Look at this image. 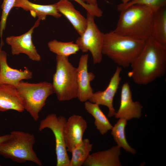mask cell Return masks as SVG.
<instances>
[{"mask_svg": "<svg viewBox=\"0 0 166 166\" xmlns=\"http://www.w3.org/2000/svg\"><path fill=\"white\" fill-rule=\"evenodd\" d=\"M48 46L51 52L63 57L76 54L80 50L77 45L73 42H63L53 40L48 42Z\"/></svg>", "mask_w": 166, "mask_h": 166, "instance_id": "cell-23", "label": "cell"}, {"mask_svg": "<svg viewBox=\"0 0 166 166\" xmlns=\"http://www.w3.org/2000/svg\"><path fill=\"white\" fill-rule=\"evenodd\" d=\"M66 121L63 116L57 117L55 113L50 114L40 121L38 128L39 131L48 128L54 135L57 166L70 165V160L67 153L64 133V128Z\"/></svg>", "mask_w": 166, "mask_h": 166, "instance_id": "cell-7", "label": "cell"}, {"mask_svg": "<svg viewBox=\"0 0 166 166\" xmlns=\"http://www.w3.org/2000/svg\"><path fill=\"white\" fill-rule=\"evenodd\" d=\"M52 85L57 99L60 101H65L77 98V68L70 62L68 57L57 55Z\"/></svg>", "mask_w": 166, "mask_h": 166, "instance_id": "cell-5", "label": "cell"}, {"mask_svg": "<svg viewBox=\"0 0 166 166\" xmlns=\"http://www.w3.org/2000/svg\"><path fill=\"white\" fill-rule=\"evenodd\" d=\"M69 1L70 0H62ZM81 5L87 11L94 17H100L102 16L103 12L98 6H94L88 4L82 0H73Z\"/></svg>", "mask_w": 166, "mask_h": 166, "instance_id": "cell-26", "label": "cell"}, {"mask_svg": "<svg viewBox=\"0 0 166 166\" xmlns=\"http://www.w3.org/2000/svg\"><path fill=\"white\" fill-rule=\"evenodd\" d=\"M35 142L34 136L29 132L13 131L10 137L0 144V155L18 163L31 161L42 165L34 150Z\"/></svg>", "mask_w": 166, "mask_h": 166, "instance_id": "cell-4", "label": "cell"}, {"mask_svg": "<svg viewBox=\"0 0 166 166\" xmlns=\"http://www.w3.org/2000/svg\"><path fill=\"white\" fill-rule=\"evenodd\" d=\"M130 66L128 76L138 85H147L163 76L166 71V46L150 37Z\"/></svg>", "mask_w": 166, "mask_h": 166, "instance_id": "cell-1", "label": "cell"}, {"mask_svg": "<svg viewBox=\"0 0 166 166\" xmlns=\"http://www.w3.org/2000/svg\"><path fill=\"white\" fill-rule=\"evenodd\" d=\"M10 136V134L0 136V144L7 139Z\"/></svg>", "mask_w": 166, "mask_h": 166, "instance_id": "cell-28", "label": "cell"}, {"mask_svg": "<svg viewBox=\"0 0 166 166\" xmlns=\"http://www.w3.org/2000/svg\"><path fill=\"white\" fill-rule=\"evenodd\" d=\"M122 69V67L117 66L106 89L103 91L94 93L89 100L91 102L107 107L109 110L107 116L109 117L114 116L116 113L113 102L121 80L120 75Z\"/></svg>", "mask_w": 166, "mask_h": 166, "instance_id": "cell-10", "label": "cell"}, {"mask_svg": "<svg viewBox=\"0 0 166 166\" xmlns=\"http://www.w3.org/2000/svg\"><path fill=\"white\" fill-rule=\"evenodd\" d=\"M127 121L124 118H119L113 126L111 129V134L118 146L123 148L127 152L134 154L136 153V150L130 146L126 138L125 129Z\"/></svg>", "mask_w": 166, "mask_h": 166, "instance_id": "cell-21", "label": "cell"}, {"mask_svg": "<svg viewBox=\"0 0 166 166\" xmlns=\"http://www.w3.org/2000/svg\"><path fill=\"white\" fill-rule=\"evenodd\" d=\"M89 55H82L81 57L77 69L78 85L77 98L81 102L88 101L93 93L90 82L95 77L94 74L88 71Z\"/></svg>", "mask_w": 166, "mask_h": 166, "instance_id": "cell-13", "label": "cell"}, {"mask_svg": "<svg viewBox=\"0 0 166 166\" xmlns=\"http://www.w3.org/2000/svg\"><path fill=\"white\" fill-rule=\"evenodd\" d=\"M16 0H3L1 6L2 13L0 22V37L2 39L3 31L6 28V21L9 14L14 7Z\"/></svg>", "mask_w": 166, "mask_h": 166, "instance_id": "cell-25", "label": "cell"}, {"mask_svg": "<svg viewBox=\"0 0 166 166\" xmlns=\"http://www.w3.org/2000/svg\"><path fill=\"white\" fill-rule=\"evenodd\" d=\"M132 0H122V3H127Z\"/></svg>", "mask_w": 166, "mask_h": 166, "instance_id": "cell-29", "label": "cell"}, {"mask_svg": "<svg viewBox=\"0 0 166 166\" xmlns=\"http://www.w3.org/2000/svg\"><path fill=\"white\" fill-rule=\"evenodd\" d=\"M146 41L132 38L112 31L104 34L102 54L118 66L128 67L140 54Z\"/></svg>", "mask_w": 166, "mask_h": 166, "instance_id": "cell-3", "label": "cell"}, {"mask_svg": "<svg viewBox=\"0 0 166 166\" xmlns=\"http://www.w3.org/2000/svg\"><path fill=\"white\" fill-rule=\"evenodd\" d=\"M121 148L113 146L105 150L98 151L90 154L85 162V166H120L121 164L119 156Z\"/></svg>", "mask_w": 166, "mask_h": 166, "instance_id": "cell-15", "label": "cell"}, {"mask_svg": "<svg viewBox=\"0 0 166 166\" xmlns=\"http://www.w3.org/2000/svg\"><path fill=\"white\" fill-rule=\"evenodd\" d=\"M93 145L88 138L83 139L81 143L73 148L71 152L72 156L69 166H81L89 155Z\"/></svg>", "mask_w": 166, "mask_h": 166, "instance_id": "cell-22", "label": "cell"}, {"mask_svg": "<svg viewBox=\"0 0 166 166\" xmlns=\"http://www.w3.org/2000/svg\"><path fill=\"white\" fill-rule=\"evenodd\" d=\"M142 108L139 102L133 101L128 83H124L121 87L120 107L116 113L115 117L124 118L127 121L133 118H139L141 115Z\"/></svg>", "mask_w": 166, "mask_h": 166, "instance_id": "cell-14", "label": "cell"}, {"mask_svg": "<svg viewBox=\"0 0 166 166\" xmlns=\"http://www.w3.org/2000/svg\"><path fill=\"white\" fill-rule=\"evenodd\" d=\"M55 4L59 12L68 19L80 36L81 35L87 26V18L76 9L69 1L59 0Z\"/></svg>", "mask_w": 166, "mask_h": 166, "instance_id": "cell-17", "label": "cell"}, {"mask_svg": "<svg viewBox=\"0 0 166 166\" xmlns=\"http://www.w3.org/2000/svg\"><path fill=\"white\" fill-rule=\"evenodd\" d=\"M14 110L19 113L24 111L17 88L12 85L0 84V111Z\"/></svg>", "mask_w": 166, "mask_h": 166, "instance_id": "cell-16", "label": "cell"}, {"mask_svg": "<svg viewBox=\"0 0 166 166\" xmlns=\"http://www.w3.org/2000/svg\"><path fill=\"white\" fill-rule=\"evenodd\" d=\"M120 12L114 32L140 40L146 41L151 37L154 11L151 8L135 4Z\"/></svg>", "mask_w": 166, "mask_h": 166, "instance_id": "cell-2", "label": "cell"}, {"mask_svg": "<svg viewBox=\"0 0 166 166\" xmlns=\"http://www.w3.org/2000/svg\"><path fill=\"white\" fill-rule=\"evenodd\" d=\"M1 166V165L0 164V166Z\"/></svg>", "mask_w": 166, "mask_h": 166, "instance_id": "cell-30", "label": "cell"}, {"mask_svg": "<svg viewBox=\"0 0 166 166\" xmlns=\"http://www.w3.org/2000/svg\"><path fill=\"white\" fill-rule=\"evenodd\" d=\"M86 3L91 6H98L97 0H82Z\"/></svg>", "mask_w": 166, "mask_h": 166, "instance_id": "cell-27", "label": "cell"}, {"mask_svg": "<svg viewBox=\"0 0 166 166\" xmlns=\"http://www.w3.org/2000/svg\"><path fill=\"white\" fill-rule=\"evenodd\" d=\"M84 106L86 111L94 118V124L101 135H104L111 129L112 125L99 105L87 101L85 102Z\"/></svg>", "mask_w": 166, "mask_h": 166, "instance_id": "cell-20", "label": "cell"}, {"mask_svg": "<svg viewBox=\"0 0 166 166\" xmlns=\"http://www.w3.org/2000/svg\"><path fill=\"white\" fill-rule=\"evenodd\" d=\"M16 87L24 110L37 121L47 99L54 93L52 84L46 81L30 83L22 80Z\"/></svg>", "mask_w": 166, "mask_h": 166, "instance_id": "cell-6", "label": "cell"}, {"mask_svg": "<svg viewBox=\"0 0 166 166\" xmlns=\"http://www.w3.org/2000/svg\"><path fill=\"white\" fill-rule=\"evenodd\" d=\"M14 7L20 8L30 11L31 15L37 17L40 20H45L48 15L59 18L61 14L58 11L55 3L40 5L33 3L29 0H16Z\"/></svg>", "mask_w": 166, "mask_h": 166, "instance_id": "cell-18", "label": "cell"}, {"mask_svg": "<svg viewBox=\"0 0 166 166\" xmlns=\"http://www.w3.org/2000/svg\"><path fill=\"white\" fill-rule=\"evenodd\" d=\"M94 16L87 14V25L82 34L76 40V43L83 52L90 51L94 64L100 63L102 58V49L104 33L101 32L95 23Z\"/></svg>", "mask_w": 166, "mask_h": 166, "instance_id": "cell-8", "label": "cell"}, {"mask_svg": "<svg viewBox=\"0 0 166 166\" xmlns=\"http://www.w3.org/2000/svg\"><path fill=\"white\" fill-rule=\"evenodd\" d=\"M135 4L145 6L151 8L154 11L166 6V0H132L125 3H121L117 6V9L121 11L127 7Z\"/></svg>", "mask_w": 166, "mask_h": 166, "instance_id": "cell-24", "label": "cell"}, {"mask_svg": "<svg viewBox=\"0 0 166 166\" xmlns=\"http://www.w3.org/2000/svg\"><path fill=\"white\" fill-rule=\"evenodd\" d=\"M87 127L86 121L81 116L74 114L67 120L64 133L67 151L71 152L73 148L81 143Z\"/></svg>", "mask_w": 166, "mask_h": 166, "instance_id": "cell-11", "label": "cell"}, {"mask_svg": "<svg viewBox=\"0 0 166 166\" xmlns=\"http://www.w3.org/2000/svg\"><path fill=\"white\" fill-rule=\"evenodd\" d=\"M40 21L38 19L34 26L25 33L20 36H12L6 38V43L10 46L13 55L24 53L33 61H39L41 60V56L38 53L32 40L34 30L38 26Z\"/></svg>", "mask_w": 166, "mask_h": 166, "instance_id": "cell-9", "label": "cell"}, {"mask_svg": "<svg viewBox=\"0 0 166 166\" xmlns=\"http://www.w3.org/2000/svg\"><path fill=\"white\" fill-rule=\"evenodd\" d=\"M151 37L166 46V6L154 11Z\"/></svg>", "mask_w": 166, "mask_h": 166, "instance_id": "cell-19", "label": "cell"}, {"mask_svg": "<svg viewBox=\"0 0 166 166\" xmlns=\"http://www.w3.org/2000/svg\"><path fill=\"white\" fill-rule=\"evenodd\" d=\"M4 43L1 39L0 46V84H8L16 86L23 80L32 78V72L27 67L24 70L11 68L8 65L6 53L2 50Z\"/></svg>", "mask_w": 166, "mask_h": 166, "instance_id": "cell-12", "label": "cell"}]
</instances>
